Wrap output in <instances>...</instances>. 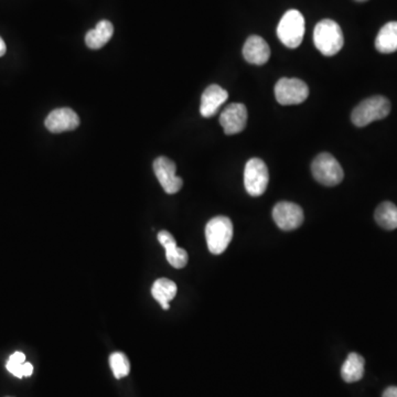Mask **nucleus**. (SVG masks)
Instances as JSON below:
<instances>
[{"label":"nucleus","mask_w":397,"mask_h":397,"mask_svg":"<svg viewBox=\"0 0 397 397\" xmlns=\"http://www.w3.org/2000/svg\"><path fill=\"white\" fill-rule=\"evenodd\" d=\"M273 218L277 227L283 231L296 230L305 219L303 209L296 203L287 201L279 202L274 206Z\"/></svg>","instance_id":"8"},{"label":"nucleus","mask_w":397,"mask_h":397,"mask_svg":"<svg viewBox=\"0 0 397 397\" xmlns=\"http://www.w3.org/2000/svg\"><path fill=\"white\" fill-rule=\"evenodd\" d=\"M33 367L31 363L25 362L24 365H22V374L24 376H30L33 374Z\"/></svg>","instance_id":"23"},{"label":"nucleus","mask_w":397,"mask_h":397,"mask_svg":"<svg viewBox=\"0 0 397 397\" xmlns=\"http://www.w3.org/2000/svg\"><path fill=\"white\" fill-rule=\"evenodd\" d=\"M114 35V27L108 20L98 22L94 29L89 30L85 35V44L89 49L98 50L103 48Z\"/></svg>","instance_id":"15"},{"label":"nucleus","mask_w":397,"mask_h":397,"mask_svg":"<svg viewBox=\"0 0 397 397\" xmlns=\"http://www.w3.org/2000/svg\"><path fill=\"white\" fill-rule=\"evenodd\" d=\"M247 109L240 103H232L224 108L220 116V124L227 135H236L243 132L247 123Z\"/></svg>","instance_id":"10"},{"label":"nucleus","mask_w":397,"mask_h":397,"mask_svg":"<svg viewBox=\"0 0 397 397\" xmlns=\"http://www.w3.org/2000/svg\"><path fill=\"white\" fill-rule=\"evenodd\" d=\"M275 95L281 105H296L307 100L309 89L301 80L283 78L276 84Z\"/></svg>","instance_id":"7"},{"label":"nucleus","mask_w":397,"mask_h":397,"mask_svg":"<svg viewBox=\"0 0 397 397\" xmlns=\"http://www.w3.org/2000/svg\"><path fill=\"white\" fill-rule=\"evenodd\" d=\"M311 173L317 182L327 186H335L344 180V169L333 155L322 152L315 158Z\"/></svg>","instance_id":"5"},{"label":"nucleus","mask_w":397,"mask_h":397,"mask_svg":"<svg viewBox=\"0 0 397 397\" xmlns=\"http://www.w3.org/2000/svg\"><path fill=\"white\" fill-rule=\"evenodd\" d=\"M227 98H229V93L219 85L213 84L206 87L201 98V115L206 118L214 116L220 107L227 102Z\"/></svg>","instance_id":"12"},{"label":"nucleus","mask_w":397,"mask_h":397,"mask_svg":"<svg viewBox=\"0 0 397 397\" xmlns=\"http://www.w3.org/2000/svg\"><path fill=\"white\" fill-rule=\"evenodd\" d=\"M314 41L317 49L324 55L333 57L344 46V33L340 26L333 20H321L315 28Z\"/></svg>","instance_id":"1"},{"label":"nucleus","mask_w":397,"mask_h":397,"mask_svg":"<svg viewBox=\"0 0 397 397\" xmlns=\"http://www.w3.org/2000/svg\"><path fill=\"white\" fill-rule=\"evenodd\" d=\"M391 112V103L387 98L376 95L363 100L352 112L351 119L358 127H364L378 119H383Z\"/></svg>","instance_id":"2"},{"label":"nucleus","mask_w":397,"mask_h":397,"mask_svg":"<svg viewBox=\"0 0 397 397\" xmlns=\"http://www.w3.org/2000/svg\"><path fill=\"white\" fill-rule=\"evenodd\" d=\"M158 240L166 249V257L173 267L184 268L188 264V253L182 247H178L176 240L168 231H160L158 233Z\"/></svg>","instance_id":"14"},{"label":"nucleus","mask_w":397,"mask_h":397,"mask_svg":"<svg viewBox=\"0 0 397 397\" xmlns=\"http://www.w3.org/2000/svg\"><path fill=\"white\" fill-rule=\"evenodd\" d=\"M109 365H111L113 374L117 380L127 376L130 372V363L128 358L122 352H115L109 357Z\"/></svg>","instance_id":"20"},{"label":"nucleus","mask_w":397,"mask_h":397,"mask_svg":"<svg viewBox=\"0 0 397 397\" xmlns=\"http://www.w3.org/2000/svg\"><path fill=\"white\" fill-rule=\"evenodd\" d=\"M376 48L381 53L397 51V21L387 22L382 27L376 39Z\"/></svg>","instance_id":"18"},{"label":"nucleus","mask_w":397,"mask_h":397,"mask_svg":"<svg viewBox=\"0 0 397 397\" xmlns=\"http://www.w3.org/2000/svg\"><path fill=\"white\" fill-rule=\"evenodd\" d=\"M277 35L287 48H298L305 35V18L303 15L294 9L287 11L279 21Z\"/></svg>","instance_id":"4"},{"label":"nucleus","mask_w":397,"mask_h":397,"mask_svg":"<svg viewBox=\"0 0 397 397\" xmlns=\"http://www.w3.org/2000/svg\"><path fill=\"white\" fill-rule=\"evenodd\" d=\"M22 365H24V363H17L15 362V361L8 360V362L6 364V368H7V370H8L12 376L18 378H24V374H22Z\"/></svg>","instance_id":"21"},{"label":"nucleus","mask_w":397,"mask_h":397,"mask_svg":"<svg viewBox=\"0 0 397 397\" xmlns=\"http://www.w3.org/2000/svg\"><path fill=\"white\" fill-rule=\"evenodd\" d=\"M177 287L176 283L168 279H159L155 281L152 287V294L155 300L161 305L164 310H168L170 308L169 303L173 298L176 297Z\"/></svg>","instance_id":"17"},{"label":"nucleus","mask_w":397,"mask_h":397,"mask_svg":"<svg viewBox=\"0 0 397 397\" xmlns=\"http://www.w3.org/2000/svg\"><path fill=\"white\" fill-rule=\"evenodd\" d=\"M6 51H7V46H6L5 41L0 37V57H3Z\"/></svg>","instance_id":"25"},{"label":"nucleus","mask_w":397,"mask_h":397,"mask_svg":"<svg viewBox=\"0 0 397 397\" xmlns=\"http://www.w3.org/2000/svg\"><path fill=\"white\" fill-rule=\"evenodd\" d=\"M46 130L54 134L70 132L80 126V117L71 108H57L48 115L46 118Z\"/></svg>","instance_id":"11"},{"label":"nucleus","mask_w":397,"mask_h":397,"mask_svg":"<svg viewBox=\"0 0 397 397\" xmlns=\"http://www.w3.org/2000/svg\"><path fill=\"white\" fill-rule=\"evenodd\" d=\"M364 358L360 354L352 352L349 354L341 368V376L346 383L358 382L364 376Z\"/></svg>","instance_id":"16"},{"label":"nucleus","mask_w":397,"mask_h":397,"mask_svg":"<svg viewBox=\"0 0 397 397\" xmlns=\"http://www.w3.org/2000/svg\"><path fill=\"white\" fill-rule=\"evenodd\" d=\"M357 1H360V3H363V1H367V0H357Z\"/></svg>","instance_id":"26"},{"label":"nucleus","mask_w":397,"mask_h":397,"mask_svg":"<svg viewBox=\"0 0 397 397\" xmlns=\"http://www.w3.org/2000/svg\"><path fill=\"white\" fill-rule=\"evenodd\" d=\"M233 238V224L227 216H216L208 222L206 238L209 251L220 255L227 249Z\"/></svg>","instance_id":"3"},{"label":"nucleus","mask_w":397,"mask_h":397,"mask_svg":"<svg viewBox=\"0 0 397 397\" xmlns=\"http://www.w3.org/2000/svg\"><path fill=\"white\" fill-rule=\"evenodd\" d=\"M270 173L267 166L260 158H252L244 169V186L252 197H260L267 189Z\"/></svg>","instance_id":"6"},{"label":"nucleus","mask_w":397,"mask_h":397,"mask_svg":"<svg viewBox=\"0 0 397 397\" xmlns=\"http://www.w3.org/2000/svg\"><path fill=\"white\" fill-rule=\"evenodd\" d=\"M374 218H376V223L384 230H396L397 206H395L394 203L389 202V201L381 203L376 208Z\"/></svg>","instance_id":"19"},{"label":"nucleus","mask_w":397,"mask_h":397,"mask_svg":"<svg viewBox=\"0 0 397 397\" xmlns=\"http://www.w3.org/2000/svg\"><path fill=\"white\" fill-rule=\"evenodd\" d=\"M243 55L251 64H265L270 60V46L260 35H251L244 44Z\"/></svg>","instance_id":"13"},{"label":"nucleus","mask_w":397,"mask_h":397,"mask_svg":"<svg viewBox=\"0 0 397 397\" xmlns=\"http://www.w3.org/2000/svg\"><path fill=\"white\" fill-rule=\"evenodd\" d=\"M155 175L168 195H175L182 188V179L177 176V166L167 157H159L154 161Z\"/></svg>","instance_id":"9"},{"label":"nucleus","mask_w":397,"mask_h":397,"mask_svg":"<svg viewBox=\"0 0 397 397\" xmlns=\"http://www.w3.org/2000/svg\"><path fill=\"white\" fill-rule=\"evenodd\" d=\"M9 360L11 361H15L17 363H25L26 362V355L22 353V352H15V353L11 354Z\"/></svg>","instance_id":"22"},{"label":"nucleus","mask_w":397,"mask_h":397,"mask_svg":"<svg viewBox=\"0 0 397 397\" xmlns=\"http://www.w3.org/2000/svg\"><path fill=\"white\" fill-rule=\"evenodd\" d=\"M383 397H397V387H387L384 391Z\"/></svg>","instance_id":"24"}]
</instances>
